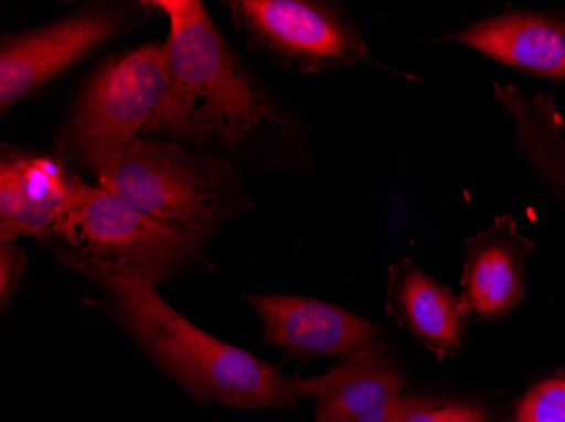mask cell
Returning <instances> with one entry per match:
<instances>
[{
	"label": "cell",
	"mask_w": 565,
	"mask_h": 422,
	"mask_svg": "<svg viewBox=\"0 0 565 422\" xmlns=\"http://www.w3.org/2000/svg\"><path fill=\"white\" fill-rule=\"evenodd\" d=\"M170 22L167 94L145 134L241 171L313 173L307 123L222 36L199 0H152Z\"/></svg>",
	"instance_id": "1"
},
{
	"label": "cell",
	"mask_w": 565,
	"mask_h": 422,
	"mask_svg": "<svg viewBox=\"0 0 565 422\" xmlns=\"http://www.w3.org/2000/svg\"><path fill=\"white\" fill-rule=\"evenodd\" d=\"M87 278L100 285L107 310L136 345L200 401L269 408L319 398L326 389V376H287L276 365L203 332L173 310L152 282L113 272Z\"/></svg>",
	"instance_id": "2"
},
{
	"label": "cell",
	"mask_w": 565,
	"mask_h": 422,
	"mask_svg": "<svg viewBox=\"0 0 565 422\" xmlns=\"http://www.w3.org/2000/svg\"><path fill=\"white\" fill-rule=\"evenodd\" d=\"M97 184L202 244L222 225L256 206L239 167L149 136L124 149Z\"/></svg>",
	"instance_id": "3"
},
{
	"label": "cell",
	"mask_w": 565,
	"mask_h": 422,
	"mask_svg": "<svg viewBox=\"0 0 565 422\" xmlns=\"http://www.w3.org/2000/svg\"><path fill=\"white\" fill-rule=\"evenodd\" d=\"M40 242L84 275L113 272L152 284L207 263L192 235L148 217L100 184L85 183L81 198Z\"/></svg>",
	"instance_id": "4"
},
{
	"label": "cell",
	"mask_w": 565,
	"mask_h": 422,
	"mask_svg": "<svg viewBox=\"0 0 565 422\" xmlns=\"http://www.w3.org/2000/svg\"><path fill=\"white\" fill-rule=\"evenodd\" d=\"M170 82L167 43L110 56L73 98L51 152L75 173L100 176L145 134Z\"/></svg>",
	"instance_id": "5"
},
{
	"label": "cell",
	"mask_w": 565,
	"mask_h": 422,
	"mask_svg": "<svg viewBox=\"0 0 565 422\" xmlns=\"http://www.w3.org/2000/svg\"><path fill=\"white\" fill-rule=\"evenodd\" d=\"M158 12L146 0H90L34 30L0 37V112L34 98L51 82Z\"/></svg>",
	"instance_id": "6"
},
{
	"label": "cell",
	"mask_w": 565,
	"mask_h": 422,
	"mask_svg": "<svg viewBox=\"0 0 565 422\" xmlns=\"http://www.w3.org/2000/svg\"><path fill=\"white\" fill-rule=\"evenodd\" d=\"M236 30L273 65L298 75H322L370 62L351 12L330 0H227Z\"/></svg>",
	"instance_id": "7"
},
{
	"label": "cell",
	"mask_w": 565,
	"mask_h": 422,
	"mask_svg": "<svg viewBox=\"0 0 565 422\" xmlns=\"http://www.w3.org/2000/svg\"><path fill=\"white\" fill-rule=\"evenodd\" d=\"M85 181L53 152L2 144L0 240H41L81 198Z\"/></svg>",
	"instance_id": "8"
},
{
	"label": "cell",
	"mask_w": 565,
	"mask_h": 422,
	"mask_svg": "<svg viewBox=\"0 0 565 422\" xmlns=\"http://www.w3.org/2000/svg\"><path fill=\"white\" fill-rule=\"evenodd\" d=\"M263 322V339L294 357L351 355L383 333V326L312 297L247 294Z\"/></svg>",
	"instance_id": "9"
},
{
	"label": "cell",
	"mask_w": 565,
	"mask_h": 422,
	"mask_svg": "<svg viewBox=\"0 0 565 422\" xmlns=\"http://www.w3.org/2000/svg\"><path fill=\"white\" fill-rule=\"evenodd\" d=\"M446 41L522 75L565 84V11L515 9L479 19L454 31Z\"/></svg>",
	"instance_id": "10"
},
{
	"label": "cell",
	"mask_w": 565,
	"mask_h": 422,
	"mask_svg": "<svg viewBox=\"0 0 565 422\" xmlns=\"http://www.w3.org/2000/svg\"><path fill=\"white\" fill-rule=\"evenodd\" d=\"M532 244L511 215L466 244L462 301L475 318L493 322L519 306L525 296V259Z\"/></svg>",
	"instance_id": "11"
},
{
	"label": "cell",
	"mask_w": 565,
	"mask_h": 422,
	"mask_svg": "<svg viewBox=\"0 0 565 422\" xmlns=\"http://www.w3.org/2000/svg\"><path fill=\"white\" fill-rule=\"evenodd\" d=\"M317 422H386L402 401L405 376L392 350L373 342L326 374Z\"/></svg>",
	"instance_id": "12"
},
{
	"label": "cell",
	"mask_w": 565,
	"mask_h": 422,
	"mask_svg": "<svg viewBox=\"0 0 565 422\" xmlns=\"http://www.w3.org/2000/svg\"><path fill=\"white\" fill-rule=\"evenodd\" d=\"M386 307L402 328L437 357H457L465 348L468 306L412 260H399L390 269Z\"/></svg>",
	"instance_id": "13"
},
{
	"label": "cell",
	"mask_w": 565,
	"mask_h": 422,
	"mask_svg": "<svg viewBox=\"0 0 565 422\" xmlns=\"http://www.w3.org/2000/svg\"><path fill=\"white\" fill-rule=\"evenodd\" d=\"M486 412L475 405L402 399L386 422H484Z\"/></svg>",
	"instance_id": "14"
},
{
	"label": "cell",
	"mask_w": 565,
	"mask_h": 422,
	"mask_svg": "<svg viewBox=\"0 0 565 422\" xmlns=\"http://www.w3.org/2000/svg\"><path fill=\"white\" fill-rule=\"evenodd\" d=\"M515 422H565V379L533 387L516 412Z\"/></svg>",
	"instance_id": "15"
},
{
	"label": "cell",
	"mask_w": 565,
	"mask_h": 422,
	"mask_svg": "<svg viewBox=\"0 0 565 422\" xmlns=\"http://www.w3.org/2000/svg\"><path fill=\"white\" fill-rule=\"evenodd\" d=\"M28 256L14 240H0V303L8 307L18 293Z\"/></svg>",
	"instance_id": "16"
}]
</instances>
